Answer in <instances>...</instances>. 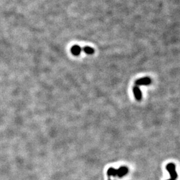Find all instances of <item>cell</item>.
I'll list each match as a JSON object with an SVG mask.
<instances>
[{
	"instance_id": "1",
	"label": "cell",
	"mask_w": 180,
	"mask_h": 180,
	"mask_svg": "<svg viewBox=\"0 0 180 180\" xmlns=\"http://www.w3.org/2000/svg\"><path fill=\"white\" fill-rule=\"evenodd\" d=\"M166 170L170 173L171 176V179L175 180L177 177V174L176 170H175V165L172 163H170L169 164L167 165Z\"/></svg>"
},
{
	"instance_id": "2",
	"label": "cell",
	"mask_w": 180,
	"mask_h": 180,
	"mask_svg": "<svg viewBox=\"0 0 180 180\" xmlns=\"http://www.w3.org/2000/svg\"><path fill=\"white\" fill-rule=\"evenodd\" d=\"M151 83V79L149 77H145L140 78L135 81V85L139 86H148Z\"/></svg>"
},
{
	"instance_id": "3",
	"label": "cell",
	"mask_w": 180,
	"mask_h": 180,
	"mask_svg": "<svg viewBox=\"0 0 180 180\" xmlns=\"http://www.w3.org/2000/svg\"><path fill=\"white\" fill-rule=\"evenodd\" d=\"M133 93H134V96L136 99V100L137 101H140L141 99L142 98V91L140 90L139 86H134L133 88Z\"/></svg>"
},
{
	"instance_id": "4",
	"label": "cell",
	"mask_w": 180,
	"mask_h": 180,
	"mask_svg": "<svg viewBox=\"0 0 180 180\" xmlns=\"http://www.w3.org/2000/svg\"><path fill=\"white\" fill-rule=\"evenodd\" d=\"M128 173V168L127 167L122 166L120 167L119 169L117 170V176L119 177H122L126 175Z\"/></svg>"
},
{
	"instance_id": "5",
	"label": "cell",
	"mask_w": 180,
	"mask_h": 180,
	"mask_svg": "<svg viewBox=\"0 0 180 180\" xmlns=\"http://www.w3.org/2000/svg\"><path fill=\"white\" fill-rule=\"evenodd\" d=\"M81 50H82V49L78 45H75V46H72V48H71V52H72V54L75 56H77L80 54Z\"/></svg>"
},
{
	"instance_id": "6",
	"label": "cell",
	"mask_w": 180,
	"mask_h": 180,
	"mask_svg": "<svg viewBox=\"0 0 180 180\" xmlns=\"http://www.w3.org/2000/svg\"><path fill=\"white\" fill-rule=\"evenodd\" d=\"M107 175L109 177H116L117 176V170L114 168H109L107 170Z\"/></svg>"
},
{
	"instance_id": "7",
	"label": "cell",
	"mask_w": 180,
	"mask_h": 180,
	"mask_svg": "<svg viewBox=\"0 0 180 180\" xmlns=\"http://www.w3.org/2000/svg\"><path fill=\"white\" fill-rule=\"evenodd\" d=\"M82 50L84 51V52L86 53L89 55L93 54V53H94L95 51L94 49H93L92 47H88V46H86V47H83Z\"/></svg>"
},
{
	"instance_id": "8",
	"label": "cell",
	"mask_w": 180,
	"mask_h": 180,
	"mask_svg": "<svg viewBox=\"0 0 180 180\" xmlns=\"http://www.w3.org/2000/svg\"><path fill=\"white\" fill-rule=\"evenodd\" d=\"M168 180H172V179H168Z\"/></svg>"
},
{
	"instance_id": "9",
	"label": "cell",
	"mask_w": 180,
	"mask_h": 180,
	"mask_svg": "<svg viewBox=\"0 0 180 180\" xmlns=\"http://www.w3.org/2000/svg\"><path fill=\"white\" fill-rule=\"evenodd\" d=\"M109 180H111V179H109Z\"/></svg>"
}]
</instances>
